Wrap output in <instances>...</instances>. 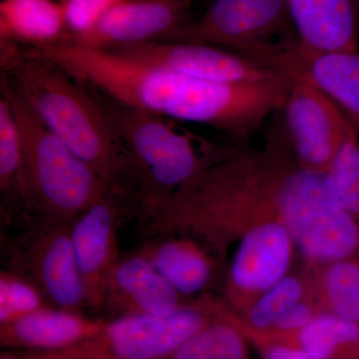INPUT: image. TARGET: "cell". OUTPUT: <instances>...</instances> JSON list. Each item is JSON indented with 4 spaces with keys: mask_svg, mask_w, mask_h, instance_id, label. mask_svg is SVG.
<instances>
[{
    "mask_svg": "<svg viewBox=\"0 0 359 359\" xmlns=\"http://www.w3.org/2000/svg\"><path fill=\"white\" fill-rule=\"evenodd\" d=\"M112 51L144 65L205 81L245 83L278 75L240 54L212 45L160 41Z\"/></svg>",
    "mask_w": 359,
    "mask_h": 359,
    "instance_id": "13",
    "label": "cell"
},
{
    "mask_svg": "<svg viewBox=\"0 0 359 359\" xmlns=\"http://www.w3.org/2000/svg\"><path fill=\"white\" fill-rule=\"evenodd\" d=\"M26 51L117 102L235 135L255 131L282 111L292 83L280 74L245 83L205 81L71 42Z\"/></svg>",
    "mask_w": 359,
    "mask_h": 359,
    "instance_id": "1",
    "label": "cell"
},
{
    "mask_svg": "<svg viewBox=\"0 0 359 359\" xmlns=\"http://www.w3.org/2000/svg\"><path fill=\"white\" fill-rule=\"evenodd\" d=\"M1 43L39 49L67 41L65 18L55 0H2Z\"/></svg>",
    "mask_w": 359,
    "mask_h": 359,
    "instance_id": "18",
    "label": "cell"
},
{
    "mask_svg": "<svg viewBox=\"0 0 359 359\" xmlns=\"http://www.w3.org/2000/svg\"><path fill=\"white\" fill-rule=\"evenodd\" d=\"M183 0H121L90 32L71 43L116 50L153 42L176 41L192 22Z\"/></svg>",
    "mask_w": 359,
    "mask_h": 359,
    "instance_id": "10",
    "label": "cell"
},
{
    "mask_svg": "<svg viewBox=\"0 0 359 359\" xmlns=\"http://www.w3.org/2000/svg\"><path fill=\"white\" fill-rule=\"evenodd\" d=\"M126 202L130 201L115 191H106L71 226V238L89 308L104 306L108 278L121 257L118 224Z\"/></svg>",
    "mask_w": 359,
    "mask_h": 359,
    "instance_id": "14",
    "label": "cell"
},
{
    "mask_svg": "<svg viewBox=\"0 0 359 359\" xmlns=\"http://www.w3.org/2000/svg\"><path fill=\"white\" fill-rule=\"evenodd\" d=\"M306 287L301 278L285 276L247 306L245 325L250 335L268 337L276 323L295 304L304 299Z\"/></svg>",
    "mask_w": 359,
    "mask_h": 359,
    "instance_id": "22",
    "label": "cell"
},
{
    "mask_svg": "<svg viewBox=\"0 0 359 359\" xmlns=\"http://www.w3.org/2000/svg\"><path fill=\"white\" fill-rule=\"evenodd\" d=\"M21 355L25 359H77L58 351H25Z\"/></svg>",
    "mask_w": 359,
    "mask_h": 359,
    "instance_id": "28",
    "label": "cell"
},
{
    "mask_svg": "<svg viewBox=\"0 0 359 359\" xmlns=\"http://www.w3.org/2000/svg\"><path fill=\"white\" fill-rule=\"evenodd\" d=\"M0 359H25V358H23L22 355H21V358H20V356L13 355V354L2 353L1 356H0Z\"/></svg>",
    "mask_w": 359,
    "mask_h": 359,
    "instance_id": "29",
    "label": "cell"
},
{
    "mask_svg": "<svg viewBox=\"0 0 359 359\" xmlns=\"http://www.w3.org/2000/svg\"><path fill=\"white\" fill-rule=\"evenodd\" d=\"M104 306L119 316H166L182 308L181 295L137 252L113 266Z\"/></svg>",
    "mask_w": 359,
    "mask_h": 359,
    "instance_id": "15",
    "label": "cell"
},
{
    "mask_svg": "<svg viewBox=\"0 0 359 359\" xmlns=\"http://www.w3.org/2000/svg\"><path fill=\"white\" fill-rule=\"evenodd\" d=\"M263 359H313L299 344L287 339L259 340Z\"/></svg>",
    "mask_w": 359,
    "mask_h": 359,
    "instance_id": "27",
    "label": "cell"
},
{
    "mask_svg": "<svg viewBox=\"0 0 359 359\" xmlns=\"http://www.w3.org/2000/svg\"><path fill=\"white\" fill-rule=\"evenodd\" d=\"M276 216L309 261L327 264L359 252V224L339 200L327 172L304 169L292 161L278 187Z\"/></svg>",
    "mask_w": 359,
    "mask_h": 359,
    "instance_id": "5",
    "label": "cell"
},
{
    "mask_svg": "<svg viewBox=\"0 0 359 359\" xmlns=\"http://www.w3.org/2000/svg\"><path fill=\"white\" fill-rule=\"evenodd\" d=\"M163 359H249L242 332L233 318L217 306L205 327Z\"/></svg>",
    "mask_w": 359,
    "mask_h": 359,
    "instance_id": "21",
    "label": "cell"
},
{
    "mask_svg": "<svg viewBox=\"0 0 359 359\" xmlns=\"http://www.w3.org/2000/svg\"><path fill=\"white\" fill-rule=\"evenodd\" d=\"M120 1L121 0H58L65 18L67 41L90 32Z\"/></svg>",
    "mask_w": 359,
    "mask_h": 359,
    "instance_id": "26",
    "label": "cell"
},
{
    "mask_svg": "<svg viewBox=\"0 0 359 359\" xmlns=\"http://www.w3.org/2000/svg\"><path fill=\"white\" fill-rule=\"evenodd\" d=\"M217 306L204 301L166 316H119L58 353L77 359H163L205 327Z\"/></svg>",
    "mask_w": 359,
    "mask_h": 359,
    "instance_id": "6",
    "label": "cell"
},
{
    "mask_svg": "<svg viewBox=\"0 0 359 359\" xmlns=\"http://www.w3.org/2000/svg\"><path fill=\"white\" fill-rule=\"evenodd\" d=\"M183 1L189 2V4H192L195 0H183Z\"/></svg>",
    "mask_w": 359,
    "mask_h": 359,
    "instance_id": "30",
    "label": "cell"
},
{
    "mask_svg": "<svg viewBox=\"0 0 359 359\" xmlns=\"http://www.w3.org/2000/svg\"><path fill=\"white\" fill-rule=\"evenodd\" d=\"M95 93L129 156L138 187L137 207L171 197L214 161L173 120Z\"/></svg>",
    "mask_w": 359,
    "mask_h": 359,
    "instance_id": "4",
    "label": "cell"
},
{
    "mask_svg": "<svg viewBox=\"0 0 359 359\" xmlns=\"http://www.w3.org/2000/svg\"><path fill=\"white\" fill-rule=\"evenodd\" d=\"M297 43L311 51L359 49V0H287Z\"/></svg>",
    "mask_w": 359,
    "mask_h": 359,
    "instance_id": "16",
    "label": "cell"
},
{
    "mask_svg": "<svg viewBox=\"0 0 359 359\" xmlns=\"http://www.w3.org/2000/svg\"><path fill=\"white\" fill-rule=\"evenodd\" d=\"M327 311L359 323V262L340 259L325 264L320 278Z\"/></svg>",
    "mask_w": 359,
    "mask_h": 359,
    "instance_id": "23",
    "label": "cell"
},
{
    "mask_svg": "<svg viewBox=\"0 0 359 359\" xmlns=\"http://www.w3.org/2000/svg\"><path fill=\"white\" fill-rule=\"evenodd\" d=\"M327 174L339 200L359 224V139L355 127L347 134Z\"/></svg>",
    "mask_w": 359,
    "mask_h": 359,
    "instance_id": "24",
    "label": "cell"
},
{
    "mask_svg": "<svg viewBox=\"0 0 359 359\" xmlns=\"http://www.w3.org/2000/svg\"><path fill=\"white\" fill-rule=\"evenodd\" d=\"M294 245L289 231L269 212L245 231L236 250L229 276V295L240 306L252 302L287 276Z\"/></svg>",
    "mask_w": 359,
    "mask_h": 359,
    "instance_id": "12",
    "label": "cell"
},
{
    "mask_svg": "<svg viewBox=\"0 0 359 359\" xmlns=\"http://www.w3.org/2000/svg\"><path fill=\"white\" fill-rule=\"evenodd\" d=\"M282 111L299 166L327 172L353 122L327 96L302 82L292 81Z\"/></svg>",
    "mask_w": 359,
    "mask_h": 359,
    "instance_id": "9",
    "label": "cell"
},
{
    "mask_svg": "<svg viewBox=\"0 0 359 359\" xmlns=\"http://www.w3.org/2000/svg\"><path fill=\"white\" fill-rule=\"evenodd\" d=\"M47 302L41 290L25 276L11 269L0 273V325L47 308Z\"/></svg>",
    "mask_w": 359,
    "mask_h": 359,
    "instance_id": "25",
    "label": "cell"
},
{
    "mask_svg": "<svg viewBox=\"0 0 359 359\" xmlns=\"http://www.w3.org/2000/svg\"><path fill=\"white\" fill-rule=\"evenodd\" d=\"M233 52L292 81L318 90L346 111L353 125H359V49L311 51L295 39H280L242 45Z\"/></svg>",
    "mask_w": 359,
    "mask_h": 359,
    "instance_id": "7",
    "label": "cell"
},
{
    "mask_svg": "<svg viewBox=\"0 0 359 359\" xmlns=\"http://www.w3.org/2000/svg\"><path fill=\"white\" fill-rule=\"evenodd\" d=\"M153 238L138 252L181 297L198 294L207 287L212 278V259L198 243L171 236Z\"/></svg>",
    "mask_w": 359,
    "mask_h": 359,
    "instance_id": "19",
    "label": "cell"
},
{
    "mask_svg": "<svg viewBox=\"0 0 359 359\" xmlns=\"http://www.w3.org/2000/svg\"><path fill=\"white\" fill-rule=\"evenodd\" d=\"M71 226L37 219L14 245L11 271L32 280L53 308L80 313L88 306Z\"/></svg>",
    "mask_w": 359,
    "mask_h": 359,
    "instance_id": "8",
    "label": "cell"
},
{
    "mask_svg": "<svg viewBox=\"0 0 359 359\" xmlns=\"http://www.w3.org/2000/svg\"><path fill=\"white\" fill-rule=\"evenodd\" d=\"M1 66L47 127L111 189L136 203L138 187L129 156L95 92L15 44L1 43Z\"/></svg>",
    "mask_w": 359,
    "mask_h": 359,
    "instance_id": "2",
    "label": "cell"
},
{
    "mask_svg": "<svg viewBox=\"0 0 359 359\" xmlns=\"http://www.w3.org/2000/svg\"><path fill=\"white\" fill-rule=\"evenodd\" d=\"M0 92L20 127L32 212L37 219L73 224L106 191L113 189L47 127L4 73Z\"/></svg>",
    "mask_w": 359,
    "mask_h": 359,
    "instance_id": "3",
    "label": "cell"
},
{
    "mask_svg": "<svg viewBox=\"0 0 359 359\" xmlns=\"http://www.w3.org/2000/svg\"><path fill=\"white\" fill-rule=\"evenodd\" d=\"M0 194L6 210L32 214L22 138L8 101L0 96Z\"/></svg>",
    "mask_w": 359,
    "mask_h": 359,
    "instance_id": "20",
    "label": "cell"
},
{
    "mask_svg": "<svg viewBox=\"0 0 359 359\" xmlns=\"http://www.w3.org/2000/svg\"><path fill=\"white\" fill-rule=\"evenodd\" d=\"M290 23L287 0H214L176 41L231 51L242 45L273 41Z\"/></svg>",
    "mask_w": 359,
    "mask_h": 359,
    "instance_id": "11",
    "label": "cell"
},
{
    "mask_svg": "<svg viewBox=\"0 0 359 359\" xmlns=\"http://www.w3.org/2000/svg\"><path fill=\"white\" fill-rule=\"evenodd\" d=\"M105 323L77 311L47 306L13 323L0 325V344L6 348L62 351L95 334Z\"/></svg>",
    "mask_w": 359,
    "mask_h": 359,
    "instance_id": "17",
    "label": "cell"
}]
</instances>
